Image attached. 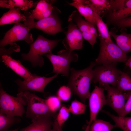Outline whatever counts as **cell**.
I'll return each mask as SVG.
<instances>
[{
    "instance_id": "6da1fadb",
    "label": "cell",
    "mask_w": 131,
    "mask_h": 131,
    "mask_svg": "<svg viewBox=\"0 0 131 131\" xmlns=\"http://www.w3.org/2000/svg\"><path fill=\"white\" fill-rule=\"evenodd\" d=\"M96 65V63L93 62H91L88 67L83 69L78 70L73 68H70L71 75L68 86L84 103L90 93V87L92 81L93 68Z\"/></svg>"
},
{
    "instance_id": "7a4b0ae2",
    "label": "cell",
    "mask_w": 131,
    "mask_h": 131,
    "mask_svg": "<svg viewBox=\"0 0 131 131\" xmlns=\"http://www.w3.org/2000/svg\"><path fill=\"white\" fill-rule=\"evenodd\" d=\"M60 40H51L39 35L35 40L30 44V49L27 53H22L21 56L24 60L29 61L32 66H41L44 64L42 56L51 53L53 49L57 45Z\"/></svg>"
},
{
    "instance_id": "3957f363",
    "label": "cell",
    "mask_w": 131,
    "mask_h": 131,
    "mask_svg": "<svg viewBox=\"0 0 131 131\" xmlns=\"http://www.w3.org/2000/svg\"><path fill=\"white\" fill-rule=\"evenodd\" d=\"M61 12L58 8L54 6L50 16L35 21L31 17V13L25 11L24 14L26 20L24 24L30 29H38L49 35H54L60 32L65 33L66 32L61 27V21L59 16Z\"/></svg>"
},
{
    "instance_id": "277c9868",
    "label": "cell",
    "mask_w": 131,
    "mask_h": 131,
    "mask_svg": "<svg viewBox=\"0 0 131 131\" xmlns=\"http://www.w3.org/2000/svg\"><path fill=\"white\" fill-rule=\"evenodd\" d=\"M27 102L24 92H18L16 97L7 93L0 85V113L10 117H22L25 113L24 106Z\"/></svg>"
},
{
    "instance_id": "5b68a950",
    "label": "cell",
    "mask_w": 131,
    "mask_h": 131,
    "mask_svg": "<svg viewBox=\"0 0 131 131\" xmlns=\"http://www.w3.org/2000/svg\"><path fill=\"white\" fill-rule=\"evenodd\" d=\"M24 92L27 102L26 116L31 119L32 122L41 117H49L56 118L57 113L50 110L46 103V99L29 91Z\"/></svg>"
},
{
    "instance_id": "8992f818",
    "label": "cell",
    "mask_w": 131,
    "mask_h": 131,
    "mask_svg": "<svg viewBox=\"0 0 131 131\" xmlns=\"http://www.w3.org/2000/svg\"><path fill=\"white\" fill-rule=\"evenodd\" d=\"M100 41L98 56L95 61L96 65L125 62L128 58L126 54L113 41L107 42L99 37Z\"/></svg>"
},
{
    "instance_id": "52a82bcc",
    "label": "cell",
    "mask_w": 131,
    "mask_h": 131,
    "mask_svg": "<svg viewBox=\"0 0 131 131\" xmlns=\"http://www.w3.org/2000/svg\"><path fill=\"white\" fill-rule=\"evenodd\" d=\"M44 55L49 59L53 65L52 73L61 74L66 76L69 75L71 62L77 61L78 58L77 53L67 49H62L59 51L56 55L51 53Z\"/></svg>"
},
{
    "instance_id": "ba28073f",
    "label": "cell",
    "mask_w": 131,
    "mask_h": 131,
    "mask_svg": "<svg viewBox=\"0 0 131 131\" xmlns=\"http://www.w3.org/2000/svg\"><path fill=\"white\" fill-rule=\"evenodd\" d=\"M117 63L103 65L93 69L92 82L98 83L102 87L105 84H110L115 87L121 71L116 67Z\"/></svg>"
},
{
    "instance_id": "9c48e42d",
    "label": "cell",
    "mask_w": 131,
    "mask_h": 131,
    "mask_svg": "<svg viewBox=\"0 0 131 131\" xmlns=\"http://www.w3.org/2000/svg\"><path fill=\"white\" fill-rule=\"evenodd\" d=\"M31 29L20 22L15 24L13 27L5 34L0 41V47L15 43L19 41H24L30 44L33 41Z\"/></svg>"
},
{
    "instance_id": "30bf717a",
    "label": "cell",
    "mask_w": 131,
    "mask_h": 131,
    "mask_svg": "<svg viewBox=\"0 0 131 131\" xmlns=\"http://www.w3.org/2000/svg\"><path fill=\"white\" fill-rule=\"evenodd\" d=\"M68 21H72L76 25L83 39L93 47L97 42V38L98 36L96 27L83 19L77 10L73 12L69 16Z\"/></svg>"
},
{
    "instance_id": "8fae6325",
    "label": "cell",
    "mask_w": 131,
    "mask_h": 131,
    "mask_svg": "<svg viewBox=\"0 0 131 131\" xmlns=\"http://www.w3.org/2000/svg\"><path fill=\"white\" fill-rule=\"evenodd\" d=\"M102 87L107 91L106 105L112 108L118 116H122L127 100L126 92L121 91L108 84H105Z\"/></svg>"
},
{
    "instance_id": "7c38bea8",
    "label": "cell",
    "mask_w": 131,
    "mask_h": 131,
    "mask_svg": "<svg viewBox=\"0 0 131 131\" xmlns=\"http://www.w3.org/2000/svg\"><path fill=\"white\" fill-rule=\"evenodd\" d=\"M58 75L56 74L52 76L46 77L34 74L33 78L28 80L22 81L19 79H18L15 82L19 87L18 92L31 91L44 93L46 86L56 78Z\"/></svg>"
},
{
    "instance_id": "4fadbf2b",
    "label": "cell",
    "mask_w": 131,
    "mask_h": 131,
    "mask_svg": "<svg viewBox=\"0 0 131 131\" xmlns=\"http://www.w3.org/2000/svg\"><path fill=\"white\" fill-rule=\"evenodd\" d=\"M67 31L62 43L66 49L72 51L82 49L83 38L76 25L72 21L69 22Z\"/></svg>"
},
{
    "instance_id": "5bb4252c",
    "label": "cell",
    "mask_w": 131,
    "mask_h": 131,
    "mask_svg": "<svg viewBox=\"0 0 131 131\" xmlns=\"http://www.w3.org/2000/svg\"><path fill=\"white\" fill-rule=\"evenodd\" d=\"M102 87L96 85L90 93L88 98L90 109V119L89 123H92L96 119L97 115L104 105H106V99Z\"/></svg>"
},
{
    "instance_id": "9a60e30c",
    "label": "cell",
    "mask_w": 131,
    "mask_h": 131,
    "mask_svg": "<svg viewBox=\"0 0 131 131\" xmlns=\"http://www.w3.org/2000/svg\"><path fill=\"white\" fill-rule=\"evenodd\" d=\"M109 16L115 22L131 16V0H110Z\"/></svg>"
},
{
    "instance_id": "2e32d148",
    "label": "cell",
    "mask_w": 131,
    "mask_h": 131,
    "mask_svg": "<svg viewBox=\"0 0 131 131\" xmlns=\"http://www.w3.org/2000/svg\"><path fill=\"white\" fill-rule=\"evenodd\" d=\"M1 57L2 61L5 64L23 78L25 80H28L33 77L34 74H32L19 60L14 59L10 56L5 55H2Z\"/></svg>"
},
{
    "instance_id": "e0dca14e",
    "label": "cell",
    "mask_w": 131,
    "mask_h": 131,
    "mask_svg": "<svg viewBox=\"0 0 131 131\" xmlns=\"http://www.w3.org/2000/svg\"><path fill=\"white\" fill-rule=\"evenodd\" d=\"M55 119L49 117L39 118L20 131H50Z\"/></svg>"
},
{
    "instance_id": "ac0fdd59",
    "label": "cell",
    "mask_w": 131,
    "mask_h": 131,
    "mask_svg": "<svg viewBox=\"0 0 131 131\" xmlns=\"http://www.w3.org/2000/svg\"><path fill=\"white\" fill-rule=\"evenodd\" d=\"M52 3L46 0H40L37 3L35 9L31 10L32 18L39 20L50 16L54 7Z\"/></svg>"
},
{
    "instance_id": "d6986e66",
    "label": "cell",
    "mask_w": 131,
    "mask_h": 131,
    "mask_svg": "<svg viewBox=\"0 0 131 131\" xmlns=\"http://www.w3.org/2000/svg\"><path fill=\"white\" fill-rule=\"evenodd\" d=\"M20 10L18 8H12L4 13L0 19V25L25 21L26 17L21 13Z\"/></svg>"
},
{
    "instance_id": "ffe728a7",
    "label": "cell",
    "mask_w": 131,
    "mask_h": 131,
    "mask_svg": "<svg viewBox=\"0 0 131 131\" xmlns=\"http://www.w3.org/2000/svg\"><path fill=\"white\" fill-rule=\"evenodd\" d=\"M109 33L115 39L116 44L125 53L127 54L131 52V33L122 32L120 34H117L110 31Z\"/></svg>"
},
{
    "instance_id": "44dd1931",
    "label": "cell",
    "mask_w": 131,
    "mask_h": 131,
    "mask_svg": "<svg viewBox=\"0 0 131 131\" xmlns=\"http://www.w3.org/2000/svg\"><path fill=\"white\" fill-rule=\"evenodd\" d=\"M68 4L76 8L80 15L85 20L91 23L95 27L96 26L95 17L94 11L90 4L86 5L72 2Z\"/></svg>"
},
{
    "instance_id": "7402d4cb",
    "label": "cell",
    "mask_w": 131,
    "mask_h": 131,
    "mask_svg": "<svg viewBox=\"0 0 131 131\" xmlns=\"http://www.w3.org/2000/svg\"><path fill=\"white\" fill-rule=\"evenodd\" d=\"M90 5L94 13L96 25L99 33V37L107 42H113L106 24L104 22L100 16L97 13L94 7L90 4Z\"/></svg>"
},
{
    "instance_id": "603a6c76",
    "label": "cell",
    "mask_w": 131,
    "mask_h": 131,
    "mask_svg": "<svg viewBox=\"0 0 131 131\" xmlns=\"http://www.w3.org/2000/svg\"><path fill=\"white\" fill-rule=\"evenodd\" d=\"M102 112L109 116L115 123V128H119L123 131H131V117H125L116 116L107 111L101 110Z\"/></svg>"
},
{
    "instance_id": "cb8c5ba5",
    "label": "cell",
    "mask_w": 131,
    "mask_h": 131,
    "mask_svg": "<svg viewBox=\"0 0 131 131\" xmlns=\"http://www.w3.org/2000/svg\"><path fill=\"white\" fill-rule=\"evenodd\" d=\"M115 88L123 92L131 90V76L127 73L121 71Z\"/></svg>"
},
{
    "instance_id": "d4e9b609",
    "label": "cell",
    "mask_w": 131,
    "mask_h": 131,
    "mask_svg": "<svg viewBox=\"0 0 131 131\" xmlns=\"http://www.w3.org/2000/svg\"><path fill=\"white\" fill-rule=\"evenodd\" d=\"M21 120L19 116L10 117L0 113V131H8L13 125L19 123Z\"/></svg>"
},
{
    "instance_id": "484cf974",
    "label": "cell",
    "mask_w": 131,
    "mask_h": 131,
    "mask_svg": "<svg viewBox=\"0 0 131 131\" xmlns=\"http://www.w3.org/2000/svg\"><path fill=\"white\" fill-rule=\"evenodd\" d=\"M114 125L110 122L97 119L93 121L90 127V131H111Z\"/></svg>"
},
{
    "instance_id": "4316f807",
    "label": "cell",
    "mask_w": 131,
    "mask_h": 131,
    "mask_svg": "<svg viewBox=\"0 0 131 131\" xmlns=\"http://www.w3.org/2000/svg\"><path fill=\"white\" fill-rule=\"evenodd\" d=\"M8 3L11 8L16 7L25 11L33 7L35 4L31 0H9Z\"/></svg>"
},
{
    "instance_id": "83f0119b",
    "label": "cell",
    "mask_w": 131,
    "mask_h": 131,
    "mask_svg": "<svg viewBox=\"0 0 131 131\" xmlns=\"http://www.w3.org/2000/svg\"><path fill=\"white\" fill-rule=\"evenodd\" d=\"M90 4L100 16L105 11L109 10L111 7L110 0H90Z\"/></svg>"
},
{
    "instance_id": "f1b7e54d",
    "label": "cell",
    "mask_w": 131,
    "mask_h": 131,
    "mask_svg": "<svg viewBox=\"0 0 131 131\" xmlns=\"http://www.w3.org/2000/svg\"><path fill=\"white\" fill-rule=\"evenodd\" d=\"M87 106L84 103L75 99L72 102L68 109L70 112L73 114L79 115L85 113Z\"/></svg>"
},
{
    "instance_id": "f546056e",
    "label": "cell",
    "mask_w": 131,
    "mask_h": 131,
    "mask_svg": "<svg viewBox=\"0 0 131 131\" xmlns=\"http://www.w3.org/2000/svg\"><path fill=\"white\" fill-rule=\"evenodd\" d=\"M70 113L68 108L63 106L60 108L56 118V121L59 126L62 127L68 118Z\"/></svg>"
},
{
    "instance_id": "4dcf8cb0",
    "label": "cell",
    "mask_w": 131,
    "mask_h": 131,
    "mask_svg": "<svg viewBox=\"0 0 131 131\" xmlns=\"http://www.w3.org/2000/svg\"><path fill=\"white\" fill-rule=\"evenodd\" d=\"M61 101L57 96H51L46 99V103L50 110L54 112L61 107Z\"/></svg>"
},
{
    "instance_id": "1f68e13d",
    "label": "cell",
    "mask_w": 131,
    "mask_h": 131,
    "mask_svg": "<svg viewBox=\"0 0 131 131\" xmlns=\"http://www.w3.org/2000/svg\"><path fill=\"white\" fill-rule=\"evenodd\" d=\"M57 95V97L61 101H67L71 98V90L68 86H63L58 90Z\"/></svg>"
},
{
    "instance_id": "d6a6232c",
    "label": "cell",
    "mask_w": 131,
    "mask_h": 131,
    "mask_svg": "<svg viewBox=\"0 0 131 131\" xmlns=\"http://www.w3.org/2000/svg\"><path fill=\"white\" fill-rule=\"evenodd\" d=\"M10 45V47L8 49H6L4 47H0V55L1 56L4 55L10 56V55L14 52L20 51V47L18 45H17L16 43H14Z\"/></svg>"
},
{
    "instance_id": "836d02e7",
    "label": "cell",
    "mask_w": 131,
    "mask_h": 131,
    "mask_svg": "<svg viewBox=\"0 0 131 131\" xmlns=\"http://www.w3.org/2000/svg\"><path fill=\"white\" fill-rule=\"evenodd\" d=\"M127 101L125 103L122 116L125 117L131 113V90L126 91Z\"/></svg>"
},
{
    "instance_id": "e575fe53",
    "label": "cell",
    "mask_w": 131,
    "mask_h": 131,
    "mask_svg": "<svg viewBox=\"0 0 131 131\" xmlns=\"http://www.w3.org/2000/svg\"><path fill=\"white\" fill-rule=\"evenodd\" d=\"M115 22L119 28L131 27V16Z\"/></svg>"
},
{
    "instance_id": "d590c367",
    "label": "cell",
    "mask_w": 131,
    "mask_h": 131,
    "mask_svg": "<svg viewBox=\"0 0 131 131\" xmlns=\"http://www.w3.org/2000/svg\"><path fill=\"white\" fill-rule=\"evenodd\" d=\"M8 0H0V6L3 8H6L9 9L11 8L8 3Z\"/></svg>"
},
{
    "instance_id": "8d00e7d4",
    "label": "cell",
    "mask_w": 131,
    "mask_h": 131,
    "mask_svg": "<svg viewBox=\"0 0 131 131\" xmlns=\"http://www.w3.org/2000/svg\"><path fill=\"white\" fill-rule=\"evenodd\" d=\"M73 2L79 3L83 5H86L90 4V2L89 0H74Z\"/></svg>"
},
{
    "instance_id": "74e56055",
    "label": "cell",
    "mask_w": 131,
    "mask_h": 131,
    "mask_svg": "<svg viewBox=\"0 0 131 131\" xmlns=\"http://www.w3.org/2000/svg\"><path fill=\"white\" fill-rule=\"evenodd\" d=\"M124 63L126 66L128 67L131 69V57L128 58Z\"/></svg>"
},
{
    "instance_id": "f35d334b",
    "label": "cell",
    "mask_w": 131,
    "mask_h": 131,
    "mask_svg": "<svg viewBox=\"0 0 131 131\" xmlns=\"http://www.w3.org/2000/svg\"><path fill=\"white\" fill-rule=\"evenodd\" d=\"M57 122L56 119H54V123L53 125L52 128L50 131H57Z\"/></svg>"
},
{
    "instance_id": "ab89813d",
    "label": "cell",
    "mask_w": 131,
    "mask_h": 131,
    "mask_svg": "<svg viewBox=\"0 0 131 131\" xmlns=\"http://www.w3.org/2000/svg\"><path fill=\"white\" fill-rule=\"evenodd\" d=\"M91 123H90L88 122L87 126L84 131H90V127Z\"/></svg>"
},
{
    "instance_id": "60d3db41",
    "label": "cell",
    "mask_w": 131,
    "mask_h": 131,
    "mask_svg": "<svg viewBox=\"0 0 131 131\" xmlns=\"http://www.w3.org/2000/svg\"><path fill=\"white\" fill-rule=\"evenodd\" d=\"M57 131H63L62 130L61 127L59 126L57 123Z\"/></svg>"
},
{
    "instance_id": "b9f144b4",
    "label": "cell",
    "mask_w": 131,
    "mask_h": 131,
    "mask_svg": "<svg viewBox=\"0 0 131 131\" xmlns=\"http://www.w3.org/2000/svg\"><path fill=\"white\" fill-rule=\"evenodd\" d=\"M19 131V128H18L14 130H8V131Z\"/></svg>"
},
{
    "instance_id": "7bdbcfd3",
    "label": "cell",
    "mask_w": 131,
    "mask_h": 131,
    "mask_svg": "<svg viewBox=\"0 0 131 131\" xmlns=\"http://www.w3.org/2000/svg\"><path fill=\"white\" fill-rule=\"evenodd\" d=\"M127 73L131 76V72H128Z\"/></svg>"
}]
</instances>
